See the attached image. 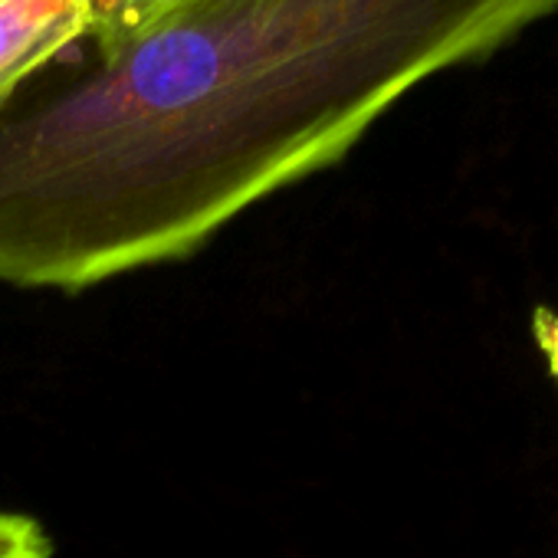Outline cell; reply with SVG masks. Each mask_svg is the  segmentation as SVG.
I'll list each match as a JSON object with an SVG mask.
<instances>
[{"label": "cell", "mask_w": 558, "mask_h": 558, "mask_svg": "<svg viewBox=\"0 0 558 558\" xmlns=\"http://www.w3.org/2000/svg\"><path fill=\"white\" fill-rule=\"evenodd\" d=\"M558 0H168L0 102V287L184 259Z\"/></svg>", "instance_id": "cell-1"}, {"label": "cell", "mask_w": 558, "mask_h": 558, "mask_svg": "<svg viewBox=\"0 0 558 558\" xmlns=\"http://www.w3.org/2000/svg\"><path fill=\"white\" fill-rule=\"evenodd\" d=\"M89 0H0V102L89 40Z\"/></svg>", "instance_id": "cell-2"}, {"label": "cell", "mask_w": 558, "mask_h": 558, "mask_svg": "<svg viewBox=\"0 0 558 558\" xmlns=\"http://www.w3.org/2000/svg\"><path fill=\"white\" fill-rule=\"evenodd\" d=\"M44 525L21 512H0V558H50Z\"/></svg>", "instance_id": "cell-3"}]
</instances>
